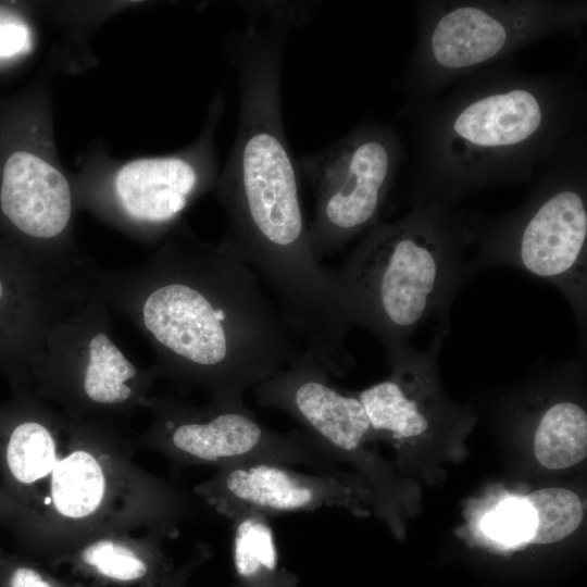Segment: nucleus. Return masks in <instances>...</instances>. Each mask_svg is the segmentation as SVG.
Wrapping results in <instances>:
<instances>
[{
  "instance_id": "nucleus-1",
  "label": "nucleus",
  "mask_w": 587,
  "mask_h": 587,
  "mask_svg": "<svg viewBox=\"0 0 587 587\" xmlns=\"http://www.w3.org/2000/svg\"><path fill=\"white\" fill-rule=\"evenodd\" d=\"M133 450L102 430H60L32 413L0 410V479L17 552L52 563L108 534L175 539L209 509L193 491L138 465Z\"/></svg>"
},
{
  "instance_id": "nucleus-2",
  "label": "nucleus",
  "mask_w": 587,
  "mask_h": 587,
  "mask_svg": "<svg viewBox=\"0 0 587 587\" xmlns=\"http://www.w3.org/2000/svg\"><path fill=\"white\" fill-rule=\"evenodd\" d=\"M585 84L573 74H533L511 60L411 102L412 203L454 204L476 191L534 177L586 133Z\"/></svg>"
},
{
  "instance_id": "nucleus-3",
  "label": "nucleus",
  "mask_w": 587,
  "mask_h": 587,
  "mask_svg": "<svg viewBox=\"0 0 587 587\" xmlns=\"http://www.w3.org/2000/svg\"><path fill=\"white\" fill-rule=\"evenodd\" d=\"M192 265V279L168 280L149 294L145 326L175 359L177 374L207 388L211 401H243L300 357L297 332L254 271L221 246Z\"/></svg>"
},
{
  "instance_id": "nucleus-4",
  "label": "nucleus",
  "mask_w": 587,
  "mask_h": 587,
  "mask_svg": "<svg viewBox=\"0 0 587 587\" xmlns=\"http://www.w3.org/2000/svg\"><path fill=\"white\" fill-rule=\"evenodd\" d=\"M474 220L441 201L412 203L394 222H377L348 259L327 268L333 297L349 325L373 334L389 357L414 333L450 327L454 297L470 279Z\"/></svg>"
},
{
  "instance_id": "nucleus-5",
  "label": "nucleus",
  "mask_w": 587,
  "mask_h": 587,
  "mask_svg": "<svg viewBox=\"0 0 587 587\" xmlns=\"http://www.w3.org/2000/svg\"><path fill=\"white\" fill-rule=\"evenodd\" d=\"M586 133L545 167L525 200L505 214L473 216L476 251L471 276L512 266L544 278L569 301L587 348V162ZM474 243V245H475Z\"/></svg>"
},
{
  "instance_id": "nucleus-6",
  "label": "nucleus",
  "mask_w": 587,
  "mask_h": 587,
  "mask_svg": "<svg viewBox=\"0 0 587 587\" xmlns=\"http://www.w3.org/2000/svg\"><path fill=\"white\" fill-rule=\"evenodd\" d=\"M417 36L399 79L411 102L429 99L517 50L559 33H582L585 1L427 0L417 2ZM410 102V103H411Z\"/></svg>"
},
{
  "instance_id": "nucleus-7",
  "label": "nucleus",
  "mask_w": 587,
  "mask_h": 587,
  "mask_svg": "<svg viewBox=\"0 0 587 587\" xmlns=\"http://www.w3.org/2000/svg\"><path fill=\"white\" fill-rule=\"evenodd\" d=\"M404 155L395 126L367 121L298 162L315 195L309 229L319 260L378 222Z\"/></svg>"
},
{
  "instance_id": "nucleus-8",
  "label": "nucleus",
  "mask_w": 587,
  "mask_h": 587,
  "mask_svg": "<svg viewBox=\"0 0 587 587\" xmlns=\"http://www.w3.org/2000/svg\"><path fill=\"white\" fill-rule=\"evenodd\" d=\"M137 445L162 454L176 469L266 461L336 474L334 458L308 434L268 427L243 401H211L202 409L160 403L157 422Z\"/></svg>"
},
{
  "instance_id": "nucleus-9",
  "label": "nucleus",
  "mask_w": 587,
  "mask_h": 587,
  "mask_svg": "<svg viewBox=\"0 0 587 587\" xmlns=\"http://www.w3.org/2000/svg\"><path fill=\"white\" fill-rule=\"evenodd\" d=\"M328 374L307 347L252 389L255 403L292 417L333 458L357 457L374 432L357 392L339 389Z\"/></svg>"
},
{
  "instance_id": "nucleus-10",
  "label": "nucleus",
  "mask_w": 587,
  "mask_h": 587,
  "mask_svg": "<svg viewBox=\"0 0 587 587\" xmlns=\"http://www.w3.org/2000/svg\"><path fill=\"white\" fill-rule=\"evenodd\" d=\"M192 491L210 510L229 521L248 513L271 519L352 503L351 490L337 474H307L266 461L218 467Z\"/></svg>"
},
{
  "instance_id": "nucleus-11",
  "label": "nucleus",
  "mask_w": 587,
  "mask_h": 587,
  "mask_svg": "<svg viewBox=\"0 0 587 587\" xmlns=\"http://www.w3.org/2000/svg\"><path fill=\"white\" fill-rule=\"evenodd\" d=\"M205 141L195 155L137 159L115 178L124 210L138 221L165 224L176 218L190 199L214 178V159Z\"/></svg>"
},
{
  "instance_id": "nucleus-12",
  "label": "nucleus",
  "mask_w": 587,
  "mask_h": 587,
  "mask_svg": "<svg viewBox=\"0 0 587 587\" xmlns=\"http://www.w3.org/2000/svg\"><path fill=\"white\" fill-rule=\"evenodd\" d=\"M3 214L22 233L52 238L63 232L72 213L71 187L63 173L45 159L12 153L3 167L0 188Z\"/></svg>"
},
{
  "instance_id": "nucleus-13",
  "label": "nucleus",
  "mask_w": 587,
  "mask_h": 587,
  "mask_svg": "<svg viewBox=\"0 0 587 587\" xmlns=\"http://www.w3.org/2000/svg\"><path fill=\"white\" fill-rule=\"evenodd\" d=\"M163 535L115 533L95 537L51 564H64L102 587H155L175 567Z\"/></svg>"
},
{
  "instance_id": "nucleus-14",
  "label": "nucleus",
  "mask_w": 587,
  "mask_h": 587,
  "mask_svg": "<svg viewBox=\"0 0 587 587\" xmlns=\"http://www.w3.org/2000/svg\"><path fill=\"white\" fill-rule=\"evenodd\" d=\"M230 524L233 587H298L297 576L279 565L270 517L248 513Z\"/></svg>"
},
{
  "instance_id": "nucleus-15",
  "label": "nucleus",
  "mask_w": 587,
  "mask_h": 587,
  "mask_svg": "<svg viewBox=\"0 0 587 587\" xmlns=\"http://www.w3.org/2000/svg\"><path fill=\"white\" fill-rule=\"evenodd\" d=\"M534 453L549 470L571 467L587 455V414L571 399H559L545 408L534 433Z\"/></svg>"
},
{
  "instance_id": "nucleus-16",
  "label": "nucleus",
  "mask_w": 587,
  "mask_h": 587,
  "mask_svg": "<svg viewBox=\"0 0 587 587\" xmlns=\"http://www.w3.org/2000/svg\"><path fill=\"white\" fill-rule=\"evenodd\" d=\"M136 375L135 366L104 333H99L89 344V361L80 382L82 397L93 405H124L135 397L128 383Z\"/></svg>"
},
{
  "instance_id": "nucleus-17",
  "label": "nucleus",
  "mask_w": 587,
  "mask_h": 587,
  "mask_svg": "<svg viewBox=\"0 0 587 587\" xmlns=\"http://www.w3.org/2000/svg\"><path fill=\"white\" fill-rule=\"evenodd\" d=\"M534 512L535 525L528 542L547 545L573 534L584 517L579 497L565 488L549 487L525 497Z\"/></svg>"
},
{
  "instance_id": "nucleus-18",
  "label": "nucleus",
  "mask_w": 587,
  "mask_h": 587,
  "mask_svg": "<svg viewBox=\"0 0 587 587\" xmlns=\"http://www.w3.org/2000/svg\"><path fill=\"white\" fill-rule=\"evenodd\" d=\"M0 587H102L73 584L60 579L48 572L40 563L21 554L0 549Z\"/></svg>"
},
{
  "instance_id": "nucleus-19",
  "label": "nucleus",
  "mask_w": 587,
  "mask_h": 587,
  "mask_svg": "<svg viewBox=\"0 0 587 587\" xmlns=\"http://www.w3.org/2000/svg\"><path fill=\"white\" fill-rule=\"evenodd\" d=\"M534 525V512L526 501H509L490 514L487 528L497 540L513 544L528 541Z\"/></svg>"
},
{
  "instance_id": "nucleus-20",
  "label": "nucleus",
  "mask_w": 587,
  "mask_h": 587,
  "mask_svg": "<svg viewBox=\"0 0 587 587\" xmlns=\"http://www.w3.org/2000/svg\"><path fill=\"white\" fill-rule=\"evenodd\" d=\"M28 34L20 25L0 26V57L12 55L20 52L26 45Z\"/></svg>"
},
{
  "instance_id": "nucleus-21",
  "label": "nucleus",
  "mask_w": 587,
  "mask_h": 587,
  "mask_svg": "<svg viewBox=\"0 0 587 587\" xmlns=\"http://www.w3.org/2000/svg\"><path fill=\"white\" fill-rule=\"evenodd\" d=\"M11 508L8 496L0 479V526H7L10 519Z\"/></svg>"
},
{
  "instance_id": "nucleus-22",
  "label": "nucleus",
  "mask_w": 587,
  "mask_h": 587,
  "mask_svg": "<svg viewBox=\"0 0 587 587\" xmlns=\"http://www.w3.org/2000/svg\"><path fill=\"white\" fill-rule=\"evenodd\" d=\"M3 295H4V287H3V284H2V282L0 279V301H1L2 297H3Z\"/></svg>"
}]
</instances>
